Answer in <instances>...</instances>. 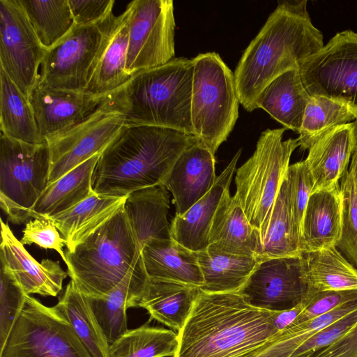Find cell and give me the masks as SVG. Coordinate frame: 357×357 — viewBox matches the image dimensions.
<instances>
[{"mask_svg":"<svg viewBox=\"0 0 357 357\" xmlns=\"http://www.w3.org/2000/svg\"><path fill=\"white\" fill-rule=\"evenodd\" d=\"M259 235L261 248L259 260L303 255L299 247L301 234L294 219L286 176Z\"/></svg>","mask_w":357,"mask_h":357,"instance_id":"4dcf8cb0","label":"cell"},{"mask_svg":"<svg viewBox=\"0 0 357 357\" xmlns=\"http://www.w3.org/2000/svg\"><path fill=\"white\" fill-rule=\"evenodd\" d=\"M50 163L47 141L29 144L1 132L0 206L13 223L31 218V208L47 185Z\"/></svg>","mask_w":357,"mask_h":357,"instance_id":"ba28073f","label":"cell"},{"mask_svg":"<svg viewBox=\"0 0 357 357\" xmlns=\"http://www.w3.org/2000/svg\"><path fill=\"white\" fill-rule=\"evenodd\" d=\"M342 198V222L340 239L336 245L357 268V195L349 169L340 180Z\"/></svg>","mask_w":357,"mask_h":357,"instance_id":"ab89813d","label":"cell"},{"mask_svg":"<svg viewBox=\"0 0 357 357\" xmlns=\"http://www.w3.org/2000/svg\"><path fill=\"white\" fill-rule=\"evenodd\" d=\"M204 278L200 289L208 293L238 292L255 268L257 257L205 250L197 252Z\"/></svg>","mask_w":357,"mask_h":357,"instance_id":"d6a6232c","label":"cell"},{"mask_svg":"<svg viewBox=\"0 0 357 357\" xmlns=\"http://www.w3.org/2000/svg\"><path fill=\"white\" fill-rule=\"evenodd\" d=\"M169 196L163 185L146 188L127 196L123 208L139 249L151 239H170L167 221Z\"/></svg>","mask_w":357,"mask_h":357,"instance_id":"484cf974","label":"cell"},{"mask_svg":"<svg viewBox=\"0 0 357 357\" xmlns=\"http://www.w3.org/2000/svg\"><path fill=\"white\" fill-rule=\"evenodd\" d=\"M241 153L239 149L202 199L183 215H175L170 225L172 239L196 252L207 249L213 219L223 195L229 190Z\"/></svg>","mask_w":357,"mask_h":357,"instance_id":"d6986e66","label":"cell"},{"mask_svg":"<svg viewBox=\"0 0 357 357\" xmlns=\"http://www.w3.org/2000/svg\"><path fill=\"white\" fill-rule=\"evenodd\" d=\"M352 123H353V128H354V135L356 146H357V119L354 122H352Z\"/></svg>","mask_w":357,"mask_h":357,"instance_id":"681fc988","label":"cell"},{"mask_svg":"<svg viewBox=\"0 0 357 357\" xmlns=\"http://www.w3.org/2000/svg\"><path fill=\"white\" fill-rule=\"evenodd\" d=\"M286 176L289 185L294 219L301 234L303 218L313 190L314 181L305 160L289 165Z\"/></svg>","mask_w":357,"mask_h":357,"instance_id":"60d3db41","label":"cell"},{"mask_svg":"<svg viewBox=\"0 0 357 357\" xmlns=\"http://www.w3.org/2000/svg\"><path fill=\"white\" fill-rule=\"evenodd\" d=\"M310 97L298 69H294L272 80L259 95L256 106L265 110L286 129L298 132Z\"/></svg>","mask_w":357,"mask_h":357,"instance_id":"83f0119b","label":"cell"},{"mask_svg":"<svg viewBox=\"0 0 357 357\" xmlns=\"http://www.w3.org/2000/svg\"><path fill=\"white\" fill-rule=\"evenodd\" d=\"M76 25L103 21L113 14L114 0H68Z\"/></svg>","mask_w":357,"mask_h":357,"instance_id":"f6af8a7d","label":"cell"},{"mask_svg":"<svg viewBox=\"0 0 357 357\" xmlns=\"http://www.w3.org/2000/svg\"><path fill=\"white\" fill-rule=\"evenodd\" d=\"M22 231L23 236L20 241L22 245L34 243L45 249L54 250L66 263L63 250L66 241L50 218H34L26 224Z\"/></svg>","mask_w":357,"mask_h":357,"instance_id":"7bdbcfd3","label":"cell"},{"mask_svg":"<svg viewBox=\"0 0 357 357\" xmlns=\"http://www.w3.org/2000/svg\"><path fill=\"white\" fill-rule=\"evenodd\" d=\"M308 291L302 255L259 259L238 292L252 307L278 312L302 303Z\"/></svg>","mask_w":357,"mask_h":357,"instance_id":"9a60e30c","label":"cell"},{"mask_svg":"<svg viewBox=\"0 0 357 357\" xmlns=\"http://www.w3.org/2000/svg\"><path fill=\"white\" fill-rule=\"evenodd\" d=\"M26 296L12 272L0 261V349L18 319Z\"/></svg>","mask_w":357,"mask_h":357,"instance_id":"f35d334b","label":"cell"},{"mask_svg":"<svg viewBox=\"0 0 357 357\" xmlns=\"http://www.w3.org/2000/svg\"><path fill=\"white\" fill-rule=\"evenodd\" d=\"M0 357H91L66 315L27 295Z\"/></svg>","mask_w":357,"mask_h":357,"instance_id":"9c48e42d","label":"cell"},{"mask_svg":"<svg viewBox=\"0 0 357 357\" xmlns=\"http://www.w3.org/2000/svg\"><path fill=\"white\" fill-rule=\"evenodd\" d=\"M342 222L340 183L312 192L303 218L299 241L301 253L336 247L341 237Z\"/></svg>","mask_w":357,"mask_h":357,"instance_id":"ffe728a7","label":"cell"},{"mask_svg":"<svg viewBox=\"0 0 357 357\" xmlns=\"http://www.w3.org/2000/svg\"><path fill=\"white\" fill-rule=\"evenodd\" d=\"M106 96L53 88L38 81L29 100L40 134L45 139L85 119Z\"/></svg>","mask_w":357,"mask_h":357,"instance_id":"2e32d148","label":"cell"},{"mask_svg":"<svg viewBox=\"0 0 357 357\" xmlns=\"http://www.w3.org/2000/svg\"><path fill=\"white\" fill-rule=\"evenodd\" d=\"M285 128L267 129L257 143L252 155L236 172L238 201L250 223L261 231L289 168L298 139L282 141Z\"/></svg>","mask_w":357,"mask_h":357,"instance_id":"52a82bcc","label":"cell"},{"mask_svg":"<svg viewBox=\"0 0 357 357\" xmlns=\"http://www.w3.org/2000/svg\"><path fill=\"white\" fill-rule=\"evenodd\" d=\"M56 305L66 315L91 357H109V344L88 298L70 280Z\"/></svg>","mask_w":357,"mask_h":357,"instance_id":"e575fe53","label":"cell"},{"mask_svg":"<svg viewBox=\"0 0 357 357\" xmlns=\"http://www.w3.org/2000/svg\"><path fill=\"white\" fill-rule=\"evenodd\" d=\"M43 47L56 45L74 26L68 0H20Z\"/></svg>","mask_w":357,"mask_h":357,"instance_id":"74e56055","label":"cell"},{"mask_svg":"<svg viewBox=\"0 0 357 357\" xmlns=\"http://www.w3.org/2000/svg\"><path fill=\"white\" fill-rule=\"evenodd\" d=\"M306 357H357V323L333 343Z\"/></svg>","mask_w":357,"mask_h":357,"instance_id":"bcb514c9","label":"cell"},{"mask_svg":"<svg viewBox=\"0 0 357 357\" xmlns=\"http://www.w3.org/2000/svg\"><path fill=\"white\" fill-rule=\"evenodd\" d=\"M310 291L357 290V268L335 247L303 253Z\"/></svg>","mask_w":357,"mask_h":357,"instance_id":"1f68e13d","label":"cell"},{"mask_svg":"<svg viewBox=\"0 0 357 357\" xmlns=\"http://www.w3.org/2000/svg\"><path fill=\"white\" fill-rule=\"evenodd\" d=\"M201 289L178 282L149 278L138 307L146 310L150 319L177 333L183 327Z\"/></svg>","mask_w":357,"mask_h":357,"instance_id":"cb8c5ba5","label":"cell"},{"mask_svg":"<svg viewBox=\"0 0 357 357\" xmlns=\"http://www.w3.org/2000/svg\"><path fill=\"white\" fill-rule=\"evenodd\" d=\"M307 1H281L248 45L234 71L240 103L248 112L257 109L262 90L282 73L320 49L322 33L314 26Z\"/></svg>","mask_w":357,"mask_h":357,"instance_id":"7a4b0ae2","label":"cell"},{"mask_svg":"<svg viewBox=\"0 0 357 357\" xmlns=\"http://www.w3.org/2000/svg\"><path fill=\"white\" fill-rule=\"evenodd\" d=\"M198 142L193 135L162 127L124 125L100 153L91 187L99 195L126 197L163 185L180 155Z\"/></svg>","mask_w":357,"mask_h":357,"instance_id":"3957f363","label":"cell"},{"mask_svg":"<svg viewBox=\"0 0 357 357\" xmlns=\"http://www.w3.org/2000/svg\"><path fill=\"white\" fill-rule=\"evenodd\" d=\"M192 59L174 58L168 63L133 75L104 102L123 115L125 125H146L193 135L191 96Z\"/></svg>","mask_w":357,"mask_h":357,"instance_id":"277c9868","label":"cell"},{"mask_svg":"<svg viewBox=\"0 0 357 357\" xmlns=\"http://www.w3.org/2000/svg\"><path fill=\"white\" fill-rule=\"evenodd\" d=\"M142 256L149 278L178 282L202 287L204 278L197 252L172 238L151 239Z\"/></svg>","mask_w":357,"mask_h":357,"instance_id":"d4e9b609","label":"cell"},{"mask_svg":"<svg viewBox=\"0 0 357 357\" xmlns=\"http://www.w3.org/2000/svg\"><path fill=\"white\" fill-rule=\"evenodd\" d=\"M114 16L113 13L96 24H74L64 38L47 50L38 81L53 88L84 92Z\"/></svg>","mask_w":357,"mask_h":357,"instance_id":"30bf717a","label":"cell"},{"mask_svg":"<svg viewBox=\"0 0 357 357\" xmlns=\"http://www.w3.org/2000/svg\"><path fill=\"white\" fill-rule=\"evenodd\" d=\"M357 323V310L336 321L307 340L296 350L292 357L309 356L343 336Z\"/></svg>","mask_w":357,"mask_h":357,"instance_id":"ee69618b","label":"cell"},{"mask_svg":"<svg viewBox=\"0 0 357 357\" xmlns=\"http://www.w3.org/2000/svg\"><path fill=\"white\" fill-rule=\"evenodd\" d=\"M357 300V290L310 291L305 298V308L294 324H300L328 313ZM293 325V324H292Z\"/></svg>","mask_w":357,"mask_h":357,"instance_id":"b9f144b4","label":"cell"},{"mask_svg":"<svg viewBox=\"0 0 357 357\" xmlns=\"http://www.w3.org/2000/svg\"><path fill=\"white\" fill-rule=\"evenodd\" d=\"M356 119L357 107L347 102L324 96H311L298 132V145L303 151L309 149L327 132Z\"/></svg>","mask_w":357,"mask_h":357,"instance_id":"d590c367","label":"cell"},{"mask_svg":"<svg viewBox=\"0 0 357 357\" xmlns=\"http://www.w3.org/2000/svg\"><path fill=\"white\" fill-rule=\"evenodd\" d=\"M261 248L259 231L250 223L235 197L230 196L229 190H227L213 219L207 249L257 257Z\"/></svg>","mask_w":357,"mask_h":357,"instance_id":"44dd1931","label":"cell"},{"mask_svg":"<svg viewBox=\"0 0 357 357\" xmlns=\"http://www.w3.org/2000/svg\"><path fill=\"white\" fill-rule=\"evenodd\" d=\"M0 261L13 274L26 295L56 296L68 275L59 261L38 262L1 220Z\"/></svg>","mask_w":357,"mask_h":357,"instance_id":"e0dca14e","label":"cell"},{"mask_svg":"<svg viewBox=\"0 0 357 357\" xmlns=\"http://www.w3.org/2000/svg\"><path fill=\"white\" fill-rule=\"evenodd\" d=\"M131 9L126 71L131 77L164 65L175 56L172 0H134Z\"/></svg>","mask_w":357,"mask_h":357,"instance_id":"8fae6325","label":"cell"},{"mask_svg":"<svg viewBox=\"0 0 357 357\" xmlns=\"http://www.w3.org/2000/svg\"><path fill=\"white\" fill-rule=\"evenodd\" d=\"M148 280L143 267L129 273L106 296H87L109 344L128 330L126 311L128 308L138 307Z\"/></svg>","mask_w":357,"mask_h":357,"instance_id":"4316f807","label":"cell"},{"mask_svg":"<svg viewBox=\"0 0 357 357\" xmlns=\"http://www.w3.org/2000/svg\"><path fill=\"white\" fill-rule=\"evenodd\" d=\"M298 71L310 96L340 100L357 107V33H337L303 60Z\"/></svg>","mask_w":357,"mask_h":357,"instance_id":"7c38bea8","label":"cell"},{"mask_svg":"<svg viewBox=\"0 0 357 357\" xmlns=\"http://www.w3.org/2000/svg\"><path fill=\"white\" fill-rule=\"evenodd\" d=\"M192 61L194 136L215 155L238 116L240 100L234 74L216 52L199 54Z\"/></svg>","mask_w":357,"mask_h":357,"instance_id":"8992f818","label":"cell"},{"mask_svg":"<svg viewBox=\"0 0 357 357\" xmlns=\"http://www.w3.org/2000/svg\"><path fill=\"white\" fill-rule=\"evenodd\" d=\"M65 256L68 276L88 297L106 296L129 273L144 267L123 206Z\"/></svg>","mask_w":357,"mask_h":357,"instance_id":"5b68a950","label":"cell"},{"mask_svg":"<svg viewBox=\"0 0 357 357\" xmlns=\"http://www.w3.org/2000/svg\"><path fill=\"white\" fill-rule=\"evenodd\" d=\"M355 146L352 122L334 128L310 146L305 161L314 181L312 192L340 183Z\"/></svg>","mask_w":357,"mask_h":357,"instance_id":"603a6c76","label":"cell"},{"mask_svg":"<svg viewBox=\"0 0 357 357\" xmlns=\"http://www.w3.org/2000/svg\"><path fill=\"white\" fill-rule=\"evenodd\" d=\"M305 308V303L303 301L290 309L275 312L273 318L274 326L279 332H282L294 324Z\"/></svg>","mask_w":357,"mask_h":357,"instance_id":"7dc6e473","label":"cell"},{"mask_svg":"<svg viewBox=\"0 0 357 357\" xmlns=\"http://www.w3.org/2000/svg\"><path fill=\"white\" fill-rule=\"evenodd\" d=\"M215 155L199 142L187 148L172 168L164 186L173 195L176 215L185 213L213 186Z\"/></svg>","mask_w":357,"mask_h":357,"instance_id":"ac0fdd59","label":"cell"},{"mask_svg":"<svg viewBox=\"0 0 357 357\" xmlns=\"http://www.w3.org/2000/svg\"><path fill=\"white\" fill-rule=\"evenodd\" d=\"M125 125L122 114L103 100L88 117L45 137L50 151L48 183H51L100 153Z\"/></svg>","mask_w":357,"mask_h":357,"instance_id":"4fadbf2b","label":"cell"},{"mask_svg":"<svg viewBox=\"0 0 357 357\" xmlns=\"http://www.w3.org/2000/svg\"><path fill=\"white\" fill-rule=\"evenodd\" d=\"M126 197L99 195L95 192L73 208L50 219L66 241L68 251L109 219Z\"/></svg>","mask_w":357,"mask_h":357,"instance_id":"f546056e","label":"cell"},{"mask_svg":"<svg viewBox=\"0 0 357 357\" xmlns=\"http://www.w3.org/2000/svg\"><path fill=\"white\" fill-rule=\"evenodd\" d=\"M130 14L128 4L124 12L112 20L85 93L106 95L130 79L126 65Z\"/></svg>","mask_w":357,"mask_h":357,"instance_id":"7402d4cb","label":"cell"},{"mask_svg":"<svg viewBox=\"0 0 357 357\" xmlns=\"http://www.w3.org/2000/svg\"><path fill=\"white\" fill-rule=\"evenodd\" d=\"M178 345V333L174 330L146 323L128 329L110 344L109 357H174Z\"/></svg>","mask_w":357,"mask_h":357,"instance_id":"8d00e7d4","label":"cell"},{"mask_svg":"<svg viewBox=\"0 0 357 357\" xmlns=\"http://www.w3.org/2000/svg\"><path fill=\"white\" fill-rule=\"evenodd\" d=\"M351 159V162L349 171L351 173L354 188L357 195V146L354 148Z\"/></svg>","mask_w":357,"mask_h":357,"instance_id":"c3c4849f","label":"cell"},{"mask_svg":"<svg viewBox=\"0 0 357 357\" xmlns=\"http://www.w3.org/2000/svg\"><path fill=\"white\" fill-rule=\"evenodd\" d=\"M46 52L21 1L0 0V68L28 99Z\"/></svg>","mask_w":357,"mask_h":357,"instance_id":"5bb4252c","label":"cell"},{"mask_svg":"<svg viewBox=\"0 0 357 357\" xmlns=\"http://www.w3.org/2000/svg\"><path fill=\"white\" fill-rule=\"evenodd\" d=\"M100 154L93 155L54 182L47 184L31 208V217L50 218L93 195L92 176Z\"/></svg>","mask_w":357,"mask_h":357,"instance_id":"f1b7e54d","label":"cell"},{"mask_svg":"<svg viewBox=\"0 0 357 357\" xmlns=\"http://www.w3.org/2000/svg\"><path fill=\"white\" fill-rule=\"evenodd\" d=\"M1 132L29 144H43L29 100L0 68Z\"/></svg>","mask_w":357,"mask_h":357,"instance_id":"836d02e7","label":"cell"},{"mask_svg":"<svg viewBox=\"0 0 357 357\" xmlns=\"http://www.w3.org/2000/svg\"><path fill=\"white\" fill-rule=\"evenodd\" d=\"M303 357H306V356H303Z\"/></svg>","mask_w":357,"mask_h":357,"instance_id":"f907efd6","label":"cell"},{"mask_svg":"<svg viewBox=\"0 0 357 357\" xmlns=\"http://www.w3.org/2000/svg\"><path fill=\"white\" fill-rule=\"evenodd\" d=\"M275 312L247 303L238 292L201 289L174 357H291Z\"/></svg>","mask_w":357,"mask_h":357,"instance_id":"6da1fadb","label":"cell"}]
</instances>
